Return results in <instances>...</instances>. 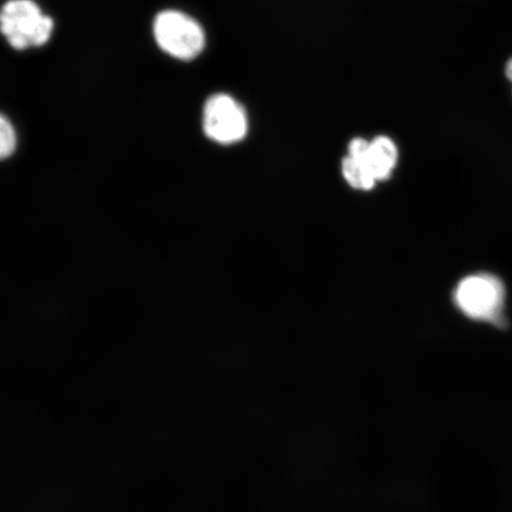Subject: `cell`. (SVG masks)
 Here are the masks:
<instances>
[{
	"mask_svg": "<svg viewBox=\"0 0 512 512\" xmlns=\"http://www.w3.org/2000/svg\"><path fill=\"white\" fill-rule=\"evenodd\" d=\"M17 137L14 126L0 114V159L8 158L14 153Z\"/></svg>",
	"mask_w": 512,
	"mask_h": 512,
	"instance_id": "52a82bcc",
	"label": "cell"
},
{
	"mask_svg": "<svg viewBox=\"0 0 512 512\" xmlns=\"http://www.w3.org/2000/svg\"><path fill=\"white\" fill-rule=\"evenodd\" d=\"M203 130L215 143L229 145L241 142L248 133L245 108L228 94L210 96L204 105Z\"/></svg>",
	"mask_w": 512,
	"mask_h": 512,
	"instance_id": "277c9868",
	"label": "cell"
},
{
	"mask_svg": "<svg viewBox=\"0 0 512 512\" xmlns=\"http://www.w3.org/2000/svg\"><path fill=\"white\" fill-rule=\"evenodd\" d=\"M153 34L159 48L178 60L195 59L206 47L201 24L181 11L160 12L153 23Z\"/></svg>",
	"mask_w": 512,
	"mask_h": 512,
	"instance_id": "3957f363",
	"label": "cell"
},
{
	"mask_svg": "<svg viewBox=\"0 0 512 512\" xmlns=\"http://www.w3.org/2000/svg\"><path fill=\"white\" fill-rule=\"evenodd\" d=\"M0 31L17 50L41 47L50 40L54 21L34 0H9L0 10Z\"/></svg>",
	"mask_w": 512,
	"mask_h": 512,
	"instance_id": "7a4b0ae2",
	"label": "cell"
},
{
	"mask_svg": "<svg viewBox=\"0 0 512 512\" xmlns=\"http://www.w3.org/2000/svg\"><path fill=\"white\" fill-rule=\"evenodd\" d=\"M342 174L350 187L357 190H371L377 183L366 165L349 156L343 159Z\"/></svg>",
	"mask_w": 512,
	"mask_h": 512,
	"instance_id": "8992f818",
	"label": "cell"
},
{
	"mask_svg": "<svg viewBox=\"0 0 512 512\" xmlns=\"http://www.w3.org/2000/svg\"><path fill=\"white\" fill-rule=\"evenodd\" d=\"M398 160V146L389 137L380 136L371 140L368 155L361 163L366 165L376 181L380 182L393 174Z\"/></svg>",
	"mask_w": 512,
	"mask_h": 512,
	"instance_id": "5b68a950",
	"label": "cell"
},
{
	"mask_svg": "<svg viewBox=\"0 0 512 512\" xmlns=\"http://www.w3.org/2000/svg\"><path fill=\"white\" fill-rule=\"evenodd\" d=\"M507 291L503 281L491 273H473L459 281L454 304L467 318L477 322L502 323Z\"/></svg>",
	"mask_w": 512,
	"mask_h": 512,
	"instance_id": "6da1fadb",
	"label": "cell"
}]
</instances>
